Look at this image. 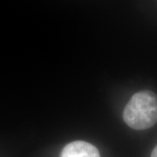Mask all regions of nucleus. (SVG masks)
I'll use <instances>...</instances> for the list:
<instances>
[{
    "label": "nucleus",
    "instance_id": "obj_2",
    "mask_svg": "<svg viewBox=\"0 0 157 157\" xmlns=\"http://www.w3.org/2000/svg\"><path fill=\"white\" fill-rule=\"evenodd\" d=\"M59 157H101L97 147L89 142L76 140L62 149Z\"/></svg>",
    "mask_w": 157,
    "mask_h": 157
},
{
    "label": "nucleus",
    "instance_id": "obj_3",
    "mask_svg": "<svg viewBox=\"0 0 157 157\" xmlns=\"http://www.w3.org/2000/svg\"><path fill=\"white\" fill-rule=\"evenodd\" d=\"M151 157H157V146L154 148V150L152 151Z\"/></svg>",
    "mask_w": 157,
    "mask_h": 157
},
{
    "label": "nucleus",
    "instance_id": "obj_1",
    "mask_svg": "<svg viewBox=\"0 0 157 157\" xmlns=\"http://www.w3.org/2000/svg\"><path fill=\"white\" fill-rule=\"evenodd\" d=\"M123 120L131 128L144 130L157 122V95L145 90L135 94L125 107Z\"/></svg>",
    "mask_w": 157,
    "mask_h": 157
}]
</instances>
